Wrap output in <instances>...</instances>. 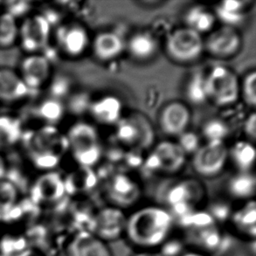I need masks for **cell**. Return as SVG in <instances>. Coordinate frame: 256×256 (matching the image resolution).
<instances>
[{
    "label": "cell",
    "instance_id": "6da1fadb",
    "mask_svg": "<svg viewBox=\"0 0 256 256\" xmlns=\"http://www.w3.org/2000/svg\"><path fill=\"white\" fill-rule=\"evenodd\" d=\"M175 218L166 206H146L127 216L124 237L138 250H156L172 236Z\"/></svg>",
    "mask_w": 256,
    "mask_h": 256
},
{
    "label": "cell",
    "instance_id": "7a4b0ae2",
    "mask_svg": "<svg viewBox=\"0 0 256 256\" xmlns=\"http://www.w3.org/2000/svg\"><path fill=\"white\" fill-rule=\"evenodd\" d=\"M204 188L198 181L183 180L167 188L164 201L173 217H186L198 211V206L204 197Z\"/></svg>",
    "mask_w": 256,
    "mask_h": 256
},
{
    "label": "cell",
    "instance_id": "3957f363",
    "mask_svg": "<svg viewBox=\"0 0 256 256\" xmlns=\"http://www.w3.org/2000/svg\"><path fill=\"white\" fill-rule=\"evenodd\" d=\"M66 139L74 158L80 166L92 168L99 162L102 149L98 133L93 125L78 122L70 128Z\"/></svg>",
    "mask_w": 256,
    "mask_h": 256
},
{
    "label": "cell",
    "instance_id": "277c9868",
    "mask_svg": "<svg viewBox=\"0 0 256 256\" xmlns=\"http://www.w3.org/2000/svg\"><path fill=\"white\" fill-rule=\"evenodd\" d=\"M208 98L218 106H229L237 102L240 94L239 79L232 70L216 66L206 76Z\"/></svg>",
    "mask_w": 256,
    "mask_h": 256
},
{
    "label": "cell",
    "instance_id": "5b68a950",
    "mask_svg": "<svg viewBox=\"0 0 256 256\" xmlns=\"http://www.w3.org/2000/svg\"><path fill=\"white\" fill-rule=\"evenodd\" d=\"M166 50L174 62L186 64L194 62L204 52V40L190 28H178L168 36Z\"/></svg>",
    "mask_w": 256,
    "mask_h": 256
},
{
    "label": "cell",
    "instance_id": "8992f818",
    "mask_svg": "<svg viewBox=\"0 0 256 256\" xmlns=\"http://www.w3.org/2000/svg\"><path fill=\"white\" fill-rule=\"evenodd\" d=\"M116 126V138L125 146L147 149L152 146L154 130L149 120L141 114H133L120 119Z\"/></svg>",
    "mask_w": 256,
    "mask_h": 256
},
{
    "label": "cell",
    "instance_id": "52a82bcc",
    "mask_svg": "<svg viewBox=\"0 0 256 256\" xmlns=\"http://www.w3.org/2000/svg\"><path fill=\"white\" fill-rule=\"evenodd\" d=\"M127 215L124 211L108 206L94 215L88 231L105 242L118 240L124 236Z\"/></svg>",
    "mask_w": 256,
    "mask_h": 256
},
{
    "label": "cell",
    "instance_id": "ba28073f",
    "mask_svg": "<svg viewBox=\"0 0 256 256\" xmlns=\"http://www.w3.org/2000/svg\"><path fill=\"white\" fill-rule=\"evenodd\" d=\"M228 156L224 141L208 142L194 153L192 166L200 176L212 178L222 172Z\"/></svg>",
    "mask_w": 256,
    "mask_h": 256
},
{
    "label": "cell",
    "instance_id": "9c48e42d",
    "mask_svg": "<svg viewBox=\"0 0 256 256\" xmlns=\"http://www.w3.org/2000/svg\"><path fill=\"white\" fill-rule=\"evenodd\" d=\"M24 146L32 156L52 154L60 156L68 148V139L52 126H46L37 132H26L22 136Z\"/></svg>",
    "mask_w": 256,
    "mask_h": 256
},
{
    "label": "cell",
    "instance_id": "30bf717a",
    "mask_svg": "<svg viewBox=\"0 0 256 256\" xmlns=\"http://www.w3.org/2000/svg\"><path fill=\"white\" fill-rule=\"evenodd\" d=\"M186 161V154L178 142L164 141L156 144L152 152L146 160V166L153 172H178Z\"/></svg>",
    "mask_w": 256,
    "mask_h": 256
},
{
    "label": "cell",
    "instance_id": "8fae6325",
    "mask_svg": "<svg viewBox=\"0 0 256 256\" xmlns=\"http://www.w3.org/2000/svg\"><path fill=\"white\" fill-rule=\"evenodd\" d=\"M242 43V37L236 28L223 26L210 32L204 40V49L214 58L228 59L239 52Z\"/></svg>",
    "mask_w": 256,
    "mask_h": 256
},
{
    "label": "cell",
    "instance_id": "7c38bea8",
    "mask_svg": "<svg viewBox=\"0 0 256 256\" xmlns=\"http://www.w3.org/2000/svg\"><path fill=\"white\" fill-rule=\"evenodd\" d=\"M107 195L110 206L124 211L138 203L141 197V189L132 178L116 174L108 182Z\"/></svg>",
    "mask_w": 256,
    "mask_h": 256
},
{
    "label": "cell",
    "instance_id": "4fadbf2b",
    "mask_svg": "<svg viewBox=\"0 0 256 256\" xmlns=\"http://www.w3.org/2000/svg\"><path fill=\"white\" fill-rule=\"evenodd\" d=\"M66 195L64 180L56 172L44 174L32 186V203L37 206L60 203Z\"/></svg>",
    "mask_w": 256,
    "mask_h": 256
},
{
    "label": "cell",
    "instance_id": "5bb4252c",
    "mask_svg": "<svg viewBox=\"0 0 256 256\" xmlns=\"http://www.w3.org/2000/svg\"><path fill=\"white\" fill-rule=\"evenodd\" d=\"M68 256H114L108 243L88 230L77 232L66 248Z\"/></svg>",
    "mask_w": 256,
    "mask_h": 256
},
{
    "label": "cell",
    "instance_id": "9a60e30c",
    "mask_svg": "<svg viewBox=\"0 0 256 256\" xmlns=\"http://www.w3.org/2000/svg\"><path fill=\"white\" fill-rule=\"evenodd\" d=\"M190 121V110L181 102L166 104L160 113V128L166 135L178 136L183 134L186 132Z\"/></svg>",
    "mask_w": 256,
    "mask_h": 256
},
{
    "label": "cell",
    "instance_id": "2e32d148",
    "mask_svg": "<svg viewBox=\"0 0 256 256\" xmlns=\"http://www.w3.org/2000/svg\"><path fill=\"white\" fill-rule=\"evenodd\" d=\"M50 24L43 16H34L24 21L21 28L22 46L28 51L44 49L48 43Z\"/></svg>",
    "mask_w": 256,
    "mask_h": 256
},
{
    "label": "cell",
    "instance_id": "e0dca14e",
    "mask_svg": "<svg viewBox=\"0 0 256 256\" xmlns=\"http://www.w3.org/2000/svg\"><path fill=\"white\" fill-rule=\"evenodd\" d=\"M57 40L63 51L70 56L82 54L90 43L86 29L77 24L60 28L57 32Z\"/></svg>",
    "mask_w": 256,
    "mask_h": 256
},
{
    "label": "cell",
    "instance_id": "ac0fdd59",
    "mask_svg": "<svg viewBox=\"0 0 256 256\" xmlns=\"http://www.w3.org/2000/svg\"><path fill=\"white\" fill-rule=\"evenodd\" d=\"M50 66L48 59L43 56H32L22 63L24 84L28 90L38 88L48 77Z\"/></svg>",
    "mask_w": 256,
    "mask_h": 256
},
{
    "label": "cell",
    "instance_id": "d6986e66",
    "mask_svg": "<svg viewBox=\"0 0 256 256\" xmlns=\"http://www.w3.org/2000/svg\"><path fill=\"white\" fill-rule=\"evenodd\" d=\"M90 113L93 118L104 124H114L121 119L122 106L114 96H104L90 104Z\"/></svg>",
    "mask_w": 256,
    "mask_h": 256
},
{
    "label": "cell",
    "instance_id": "ffe728a7",
    "mask_svg": "<svg viewBox=\"0 0 256 256\" xmlns=\"http://www.w3.org/2000/svg\"><path fill=\"white\" fill-rule=\"evenodd\" d=\"M232 228L240 236L254 240L256 231V208L254 201L246 202V204L232 212L228 220Z\"/></svg>",
    "mask_w": 256,
    "mask_h": 256
},
{
    "label": "cell",
    "instance_id": "44dd1931",
    "mask_svg": "<svg viewBox=\"0 0 256 256\" xmlns=\"http://www.w3.org/2000/svg\"><path fill=\"white\" fill-rule=\"evenodd\" d=\"M124 49V43L121 37L114 32H100L94 40V54L100 60L114 59L121 54Z\"/></svg>",
    "mask_w": 256,
    "mask_h": 256
},
{
    "label": "cell",
    "instance_id": "7402d4cb",
    "mask_svg": "<svg viewBox=\"0 0 256 256\" xmlns=\"http://www.w3.org/2000/svg\"><path fill=\"white\" fill-rule=\"evenodd\" d=\"M66 194L85 192L96 186V173L90 167L80 166L64 180Z\"/></svg>",
    "mask_w": 256,
    "mask_h": 256
},
{
    "label": "cell",
    "instance_id": "603a6c76",
    "mask_svg": "<svg viewBox=\"0 0 256 256\" xmlns=\"http://www.w3.org/2000/svg\"><path fill=\"white\" fill-rule=\"evenodd\" d=\"M30 90L23 80L9 70H0V100H14L26 96Z\"/></svg>",
    "mask_w": 256,
    "mask_h": 256
},
{
    "label": "cell",
    "instance_id": "cb8c5ba5",
    "mask_svg": "<svg viewBox=\"0 0 256 256\" xmlns=\"http://www.w3.org/2000/svg\"><path fill=\"white\" fill-rule=\"evenodd\" d=\"M158 43L152 35L147 32H138L133 35L128 42L130 54L136 59H149L155 54Z\"/></svg>",
    "mask_w": 256,
    "mask_h": 256
},
{
    "label": "cell",
    "instance_id": "d4e9b609",
    "mask_svg": "<svg viewBox=\"0 0 256 256\" xmlns=\"http://www.w3.org/2000/svg\"><path fill=\"white\" fill-rule=\"evenodd\" d=\"M256 180L253 174L240 172L229 180L228 190L232 197L238 200H250L256 192Z\"/></svg>",
    "mask_w": 256,
    "mask_h": 256
},
{
    "label": "cell",
    "instance_id": "484cf974",
    "mask_svg": "<svg viewBox=\"0 0 256 256\" xmlns=\"http://www.w3.org/2000/svg\"><path fill=\"white\" fill-rule=\"evenodd\" d=\"M215 20L214 14L202 6L192 7L186 16L187 28L197 32L200 34L211 31Z\"/></svg>",
    "mask_w": 256,
    "mask_h": 256
},
{
    "label": "cell",
    "instance_id": "4316f807",
    "mask_svg": "<svg viewBox=\"0 0 256 256\" xmlns=\"http://www.w3.org/2000/svg\"><path fill=\"white\" fill-rule=\"evenodd\" d=\"M231 156L240 172H248L256 161V149L253 144L246 141H240L232 146Z\"/></svg>",
    "mask_w": 256,
    "mask_h": 256
},
{
    "label": "cell",
    "instance_id": "83f0119b",
    "mask_svg": "<svg viewBox=\"0 0 256 256\" xmlns=\"http://www.w3.org/2000/svg\"><path fill=\"white\" fill-rule=\"evenodd\" d=\"M17 206V186L9 180L0 181V218L7 217Z\"/></svg>",
    "mask_w": 256,
    "mask_h": 256
},
{
    "label": "cell",
    "instance_id": "f1b7e54d",
    "mask_svg": "<svg viewBox=\"0 0 256 256\" xmlns=\"http://www.w3.org/2000/svg\"><path fill=\"white\" fill-rule=\"evenodd\" d=\"M21 136L20 124L17 119L8 116L0 118V148L14 144Z\"/></svg>",
    "mask_w": 256,
    "mask_h": 256
},
{
    "label": "cell",
    "instance_id": "f546056e",
    "mask_svg": "<svg viewBox=\"0 0 256 256\" xmlns=\"http://www.w3.org/2000/svg\"><path fill=\"white\" fill-rule=\"evenodd\" d=\"M37 118L49 122H56L62 118L64 106L62 102L54 98H50L43 102L34 111Z\"/></svg>",
    "mask_w": 256,
    "mask_h": 256
},
{
    "label": "cell",
    "instance_id": "4dcf8cb0",
    "mask_svg": "<svg viewBox=\"0 0 256 256\" xmlns=\"http://www.w3.org/2000/svg\"><path fill=\"white\" fill-rule=\"evenodd\" d=\"M186 96L188 99L194 104H202L208 99L206 90V77L197 74L192 77L187 85Z\"/></svg>",
    "mask_w": 256,
    "mask_h": 256
},
{
    "label": "cell",
    "instance_id": "1f68e13d",
    "mask_svg": "<svg viewBox=\"0 0 256 256\" xmlns=\"http://www.w3.org/2000/svg\"><path fill=\"white\" fill-rule=\"evenodd\" d=\"M17 36V26L14 18L9 14L0 16V46H9Z\"/></svg>",
    "mask_w": 256,
    "mask_h": 256
},
{
    "label": "cell",
    "instance_id": "d6a6232c",
    "mask_svg": "<svg viewBox=\"0 0 256 256\" xmlns=\"http://www.w3.org/2000/svg\"><path fill=\"white\" fill-rule=\"evenodd\" d=\"M228 133V126L220 119H212L203 127V135L208 142L223 141Z\"/></svg>",
    "mask_w": 256,
    "mask_h": 256
},
{
    "label": "cell",
    "instance_id": "836d02e7",
    "mask_svg": "<svg viewBox=\"0 0 256 256\" xmlns=\"http://www.w3.org/2000/svg\"><path fill=\"white\" fill-rule=\"evenodd\" d=\"M256 74L254 71L248 74L240 86V93L248 106L254 107L256 104Z\"/></svg>",
    "mask_w": 256,
    "mask_h": 256
},
{
    "label": "cell",
    "instance_id": "e575fe53",
    "mask_svg": "<svg viewBox=\"0 0 256 256\" xmlns=\"http://www.w3.org/2000/svg\"><path fill=\"white\" fill-rule=\"evenodd\" d=\"M178 144L183 150L184 152L195 153L200 147V141L198 136L192 132H184L178 136Z\"/></svg>",
    "mask_w": 256,
    "mask_h": 256
},
{
    "label": "cell",
    "instance_id": "d590c367",
    "mask_svg": "<svg viewBox=\"0 0 256 256\" xmlns=\"http://www.w3.org/2000/svg\"><path fill=\"white\" fill-rule=\"evenodd\" d=\"M20 54L16 48L0 50V66H14L17 64Z\"/></svg>",
    "mask_w": 256,
    "mask_h": 256
},
{
    "label": "cell",
    "instance_id": "8d00e7d4",
    "mask_svg": "<svg viewBox=\"0 0 256 256\" xmlns=\"http://www.w3.org/2000/svg\"><path fill=\"white\" fill-rule=\"evenodd\" d=\"M6 4L8 10L7 14H10L14 18L26 14L31 8L28 1H9Z\"/></svg>",
    "mask_w": 256,
    "mask_h": 256
},
{
    "label": "cell",
    "instance_id": "74e56055",
    "mask_svg": "<svg viewBox=\"0 0 256 256\" xmlns=\"http://www.w3.org/2000/svg\"><path fill=\"white\" fill-rule=\"evenodd\" d=\"M245 2L243 1H237V0H226L223 1L218 4V6L220 7L224 10L234 12H243Z\"/></svg>",
    "mask_w": 256,
    "mask_h": 256
},
{
    "label": "cell",
    "instance_id": "f35d334b",
    "mask_svg": "<svg viewBox=\"0 0 256 256\" xmlns=\"http://www.w3.org/2000/svg\"><path fill=\"white\" fill-rule=\"evenodd\" d=\"M244 130L246 135L250 138L251 140H254L256 138V113H252L250 116L248 118L245 125H244Z\"/></svg>",
    "mask_w": 256,
    "mask_h": 256
},
{
    "label": "cell",
    "instance_id": "ab89813d",
    "mask_svg": "<svg viewBox=\"0 0 256 256\" xmlns=\"http://www.w3.org/2000/svg\"><path fill=\"white\" fill-rule=\"evenodd\" d=\"M132 256H162V254L156 250H138Z\"/></svg>",
    "mask_w": 256,
    "mask_h": 256
},
{
    "label": "cell",
    "instance_id": "60d3db41",
    "mask_svg": "<svg viewBox=\"0 0 256 256\" xmlns=\"http://www.w3.org/2000/svg\"><path fill=\"white\" fill-rule=\"evenodd\" d=\"M16 256H44L38 250H32V248H26L24 251L18 254Z\"/></svg>",
    "mask_w": 256,
    "mask_h": 256
},
{
    "label": "cell",
    "instance_id": "b9f144b4",
    "mask_svg": "<svg viewBox=\"0 0 256 256\" xmlns=\"http://www.w3.org/2000/svg\"><path fill=\"white\" fill-rule=\"evenodd\" d=\"M180 256H210L208 254L203 253L196 250H184Z\"/></svg>",
    "mask_w": 256,
    "mask_h": 256
},
{
    "label": "cell",
    "instance_id": "7bdbcfd3",
    "mask_svg": "<svg viewBox=\"0 0 256 256\" xmlns=\"http://www.w3.org/2000/svg\"><path fill=\"white\" fill-rule=\"evenodd\" d=\"M4 174H6L4 163V160H2V158L0 156V180L4 176Z\"/></svg>",
    "mask_w": 256,
    "mask_h": 256
}]
</instances>
